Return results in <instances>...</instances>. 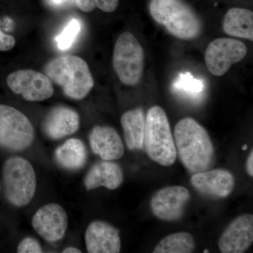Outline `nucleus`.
Listing matches in <instances>:
<instances>
[{
	"mask_svg": "<svg viewBox=\"0 0 253 253\" xmlns=\"http://www.w3.org/2000/svg\"><path fill=\"white\" fill-rule=\"evenodd\" d=\"M176 154L190 173L208 170L214 159V150L207 130L197 121L185 118L174 130Z\"/></svg>",
	"mask_w": 253,
	"mask_h": 253,
	"instance_id": "obj_1",
	"label": "nucleus"
},
{
	"mask_svg": "<svg viewBox=\"0 0 253 253\" xmlns=\"http://www.w3.org/2000/svg\"><path fill=\"white\" fill-rule=\"evenodd\" d=\"M44 73L50 81L62 88L68 97L84 99L94 86V80L87 63L74 55H64L51 59Z\"/></svg>",
	"mask_w": 253,
	"mask_h": 253,
	"instance_id": "obj_2",
	"label": "nucleus"
},
{
	"mask_svg": "<svg viewBox=\"0 0 253 253\" xmlns=\"http://www.w3.org/2000/svg\"><path fill=\"white\" fill-rule=\"evenodd\" d=\"M149 11L155 21L179 39H193L202 30L199 16L181 0H151Z\"/></svg>",
	"mask_w": 253,
	"mask_h": 253,
	"instance_id": "obj_3",
	"label": "nucleus"
},
{
	"mask_svg": "<svg viewBox=\"0 0 253 253\" xmlns=\"http://www.w3.org/2000/svg\"><path fill=\"white\" fill-rule=\"evenodd\" d=\"M144 146L149 158L158 164L170 166L175 162V143L167 115L161 106H153L146 114Z\"/></svg>",
	"mask_w": 253,
	"mask_h": 253,
	"instance_id": "obj_4",
	"label": "nucleus"
},
{
	"mask_svg": "<svg viewBox=\"0 0 253 253\" xmlns=\"http://www.w3.org/2000/svg\"><path fill=\"white\" fill-rule=\"evenodd\" d=\"M3 182L6 199L17 207L31 202L36 190V175L31 163L15 156L6 160L3 167Z\"/></svg>",
	"mask_w": 253,
	"mask_h": 253,
	"instance_id": "obj_5",
	"label": "nucleus"
},
{
	"mask_svg": "<svg viewBox=\"0 0 253 253\" xmlns=\"http://www.w3.org/2000/svg\"><path fill=\"white\" fill-rule=\"evenodd\" d=\"M113 66L121 83L133 86L144 72V52L135 36L125 32L118 38L113 50Z\"/></svg>",
	"mask_w": 253,
	"mask_h": 253,
	"instance_id": "obj_6",
	"label": "nucleus"
},
{
	"mask_svg": "<svg viewBox=\"0 0 253 253\" xmlns=\"http://www.w3.org/2000/svg\"><path fill=\"white\" fill-rule=\"evenodd\" d=\"M34 128L18 110L0 104V146L14 151L27 149L34 140Z\"/></svg>",
	"mask_w": 253,
	"mask_h": 253,
	"instance_id": "obj_7",
	"label": "nucleus"
},
{
	"mask_svg": "<svg viewBox=\"0 0 253 253\" xmlns=\"http://www.w3.org/2000/svg\"><path fill=\"white\" fill-rule=\"evenodd\" d=\"M247 47L242 42L231 38H217L208 44L205 63L213 76H224L234 63L246 57Z\"/></svg>",
	"mask_w": 253,
	"mask_h": 253,
	"instance_id": "obj_8",
	"label": "nucleus"
},
{
	"mask_svg": "<svg viewBox=\"0 0 253 253\" xmlns=\"http://www.w3.org/2000/svg\"><path fill=\"white\" fill-rule=\"evenodd\" d=\"M6 84L13 92L21 94L29 101H42L54 94L52 82L45 74L34 70H18L6 78Z\"/></svg>",
	"mask_w": 253,
	"mask_h": 253,
	"instance_id": "obj_9",
	"label": "nucleus"
},
{
	"mask_svg": "<svg viewBox=\"0 0 253 253\" xmlns=\"http://www.w3.org/2000/svg\"><path fill=\"white\" fill-rule=\"evenodd\" d=\"M190 199L189 191L181 186H170L160 189L151 200L155 216L163 221L177 220L184 212Z\"/></svg>",
	"mask_w": 253,
	"mask_h": 253,
	"instance_id": "obj_10",
	"label": "nucleus"
},
{
	"mask_svg": "<svg viewBox=\"0 0 253 253\" xmlns=\"http://www.w3.org/2000/svg\"><path fill=\"white\" fill-rule=\"evenodd\" d=\"M32 224L43 239L49 242H56L63 239L67 231V214L60 205H46L37 211Z\"/></svg>",
	"mask_w": 253,
	"mask_h": 253,
	"instance_id": "obj_11",
	"label": "nucleus"
},
{
	"mask_svg": "<svg viewBox=\"0 0 253 253\" xmlns=\"http://www.w3.org/2000/svg\"><path fill=\"white\" fill-rule=\"evenodd\" d=\"M253 242V216L245 214L236 218L223 231L218 247L222 253H243Z\"/></svg>",
	"mask_w": 253,
	"mask_h": 253,
	"instance_id": "obj_12",
	"label": "nucleus"
},
{
	"mask_svg": "<svg viewBox=\"0 0 253 253\" xmlns=\"http://www.w3.org/2000/svg\"><path fill=\"white\" fill-rule=\"evenodd\" d=\"M191 184L196 191L213 198L227 197L235 185L234 176L224 169L195 173L191 178Z\"/></svg>",
	"mask_w": 253,
	"mask_h": 253,
	"instance_id": "obj_13",
	"label": "nucleus"
},
{
	"mask_svg": "<svg viewBox=\"0 0 253 253\" xmlns=\"http://www.w3.org/2000/svg\"><path fill=\"white\" fill-rule=\"evenodd\" d=\"M86 251L89 253H118L121 241L119 231L103 221H94L84 234Z\"/></svg>",
	"mask_w": 253,
	"mask_h": 253,
	"instance_id": "obj_14",
	"label": "nucleus"
},
{
	"mask_svg": "<svg viewBox=\"0 0 253 253\" xmlns=\"http://www.w3.org/2000/svg\"><path fill=\"white\" fill-rule=\"evenodd\" d=\"M89 141L93 153L103 161H116L124 155L122 139L111 126H95L89 134Z\"/></svg>",
	"mask_w": 253,
	"mask_h": 253,
	"instance_id": "obj_15",
	"label": "nucleus"
},
{
	"mask_svg": "<svg viewBox=\"0 0 253 253\" xmlns=\"http://www.w3.org/2000/svg\"><path fill=\"white\" fill-rule=\"evenodd\" d=\"M80 127V116L71 108L59 106L53 108L42 123V129L51 139H62L71 135Z\"/></svg>",
	"mask_w": 253,
	"mask_h": 253,
	"instance_id": "obj_16",
	"label": "nucleus"
},
{
	"mask_svg": "<svg viewBox=\"0 0 253 253\" xmlns=\"http://www.w3.org/2000/svg\"><path fill=\"white\" fill-rule=\"evenodd\" d=\"M123 181L122 168L112 161H104L96 163L89 169L85 178L84 186L87 190L104 186L109 190L117 189Z\"/></svg>",
	"mask_w": 253,
	"mask_h": 253,
	"instance_id": "obj_17",
	"label": "nucleus"
},
{
	"mask_svg": "<svg viewBox=\"0 0 253 253\" xmlns=\"http://www.w3.org/2000/svg\"><path fill=\"white\" fill-rule=\"evenodd\" d=\"M121 123L128 149L130 151L142 149L146 123L144 111L139 108L126 111L121 117Z\"/></svg>",
	"mask_w": 253,
	"mask_h": 253,
	"instance_id": "obj_18",
	"label": "nucleus"
},
{
	"mask_svg": "<svg viewBox=\"0 0 253 253\" xmlns=\"http://www.w3.org/2000/svg\"><path fill=\"white\" fill-rule=\"evenodd\" d=\"M223 30L229 36L253 41V11L243 8L229 9L224 16Z\"/></svg>",
	"mask_w": 253,
	"mask_h": 253,
	"instance_id": "obj_19",
	"label": "nucleus"
},
{
	"mask_svg": "<svg viewBox=\"0 0 253 253\" xmlns=\"http://www.w3.org/2000/svg\"><path fill=\"white\" fill-rule=\"evenodd\" d=\"M55 158L63 168L76 170L85 165L87 153L84 143L80 139L73 138L68 139L56 149Z\"/></svg>",
	"mask_w": 253,
	"mask_h": 253,
	"instance_id": "obj_20",
	"label": "nucleus"
},
{
	"mask_svg": "<svg viewBox=\"0 0 253 253\" xmlns=\"http://www.w3.org/2000/svg\"><path fill=\"white\" fill-rule=\"evenodd\" d=\"M195 249L194 237L188 232L174 233L163 238L155 248L154 253H190Z\"/></svg>",
	"mask_w": 253,
	"mask_h": 253,
	"instance_id": "obj_21",
	"label": "nucleus"
},
{
	"mask_svg": "<svg viewBox=\"0 0 253 253\" xmlns=\"http://www.w3.org/2000/svg\"><path fill=\"white\" fill-rule=\"evenodd\" d=\"M176 91H181L187 96L194 98L199 96L204 89V84L201 80L196 79L191 73L180 74L173 84Z\"/></svg>",
	"mask_w": 253,
	"mask_h": 253,
	"instance_id": "obj_22",
	"label": "nucleus"
},
{
	"mask_svg": "<svg viewBox=\"0 0 253 253\" xmlns=\"http://www.w3.org/2000/svg\"><path fill=\"white\" fill-rule=\"evenodd\" d=\"M81 31V23L77 18H73L65 26L63 31L56 37V42L59 49H71Z\"/></svg>",
	"mask_w": 253,
	"mask_h": 253,
	"instance_id": "obj_23",
	"label": "nucleus"
},
{
	"mask_svg": "<svg viewBox=\"0 0 253 253\" xmlns=\"http://www.w3.org/2000/svg\"><path fill=\"white\" fill-rule=\"evenodd\" d=\"M75 4L84 12H91L98 8L104 12L111 13L117 9L119 0H76Z\"/></svg>",
	"mask_w": 253,
	"mask_h": 253,
	"instance_id": "obj_24",
	"label": "nucleus"
},
{
	"mask_svg": "<svg viewBox=\"0 0 253 253\" xmlns=\"http://www.w3.org/2000/svg\"><path fill=\"white\" fill-rule=\"evenodd\" d=\"M17 252L18 253H41L42 249L41 244L36 239L32 237L26 238L18 244Z\"/></svg>",
	"mask_w": 253,
	"mask_h": 253,
	"instance_id": "obj_25",
	"label": "nucleus"
},
{
	"mask_svg": "<svg viewBox=\"0 0 253 253\" xmlns=\"http://www.w3.org/2000/svg\"><path fill=\"white\" fill-rule=\"evenodd\" d=\"M1 24V21H0ZM16 40L11 35L5 34L0 28V51H7L14 47Z\"/></svg>",
	"mask_w": 253,
	"mask_h": 253,
	"instance_id": "obj_26",
	"label": "nucleus"
},
{
	"mask_svg": "<svg viewBox=\"0 0 253 253\" xmlns=\"http://www.w3.org/2000/svg\"><path fill=\"white\" fill-rule=\"evenodd\" d=\"M76 0H46L47 4L54 8H62L75 2Z\"/></svg>",
	"mask_w": 253,
	"mask_h": 253,
	"instance_id": "obj_27",
	"label": "nucleus"
},
{
	"mask_svg": "<svg viewBox=\"0 0 253 253\" xmlns=\"http://www.w3.org/2000/svg\"><path fill=\"white\" fill-rule=\"evenodd\" d=\"M246 170L249 176H253V151H251L247 161H246Z\"/></svg>",
	"mask_w": 253,
	"mask_h": 253,
	"instance_id": "obj_28",
	"label": "nucleus"
},
{
	"mask_svg": "<svg viewBox=\"0 0 253 253\" xmlns=\"http://www.w3.org/2000/svg\"><path fill=\"white\" fill-rule=\"evenodd\" d=\"M62 253H82L81 250L76 249L74 247H68L66 248L64 250H63Z\"/></svg>",
	"mask_w": 253,
	"mask_h": 253,
	"instance_id": "obj_29",
	"label": "nucleus"
},
{
	"mask_svg": "<svg viewBox=\"0 0 253 253\" xmlns=\"http://www.w3.org/2000/svg\"><path fill=\"white\" fill-rule=\"evenodd\" d=\"M247 149V145H246V146H243V150H246Z\"/></svg>",
	"mask_w": 253,
	"mask_h": 253,
	"instance_id": "obj_30",
	"label": "nucleus"
},
{
	"mask_svg": "<svg viewBox=\"0 0 253 253\" xmlns=\"http://www.w3.org/2000/svg\"><path fill=\"white\" fill-rule=\"evenodd\" d=\"M204 253H208V250H206V251H205Z\"/></svg>",
	"mask_w": 253,
	"mask_h": 253,
	"instance_id": "obj_31",
	"label": "nucleus"
}]
</instances>
